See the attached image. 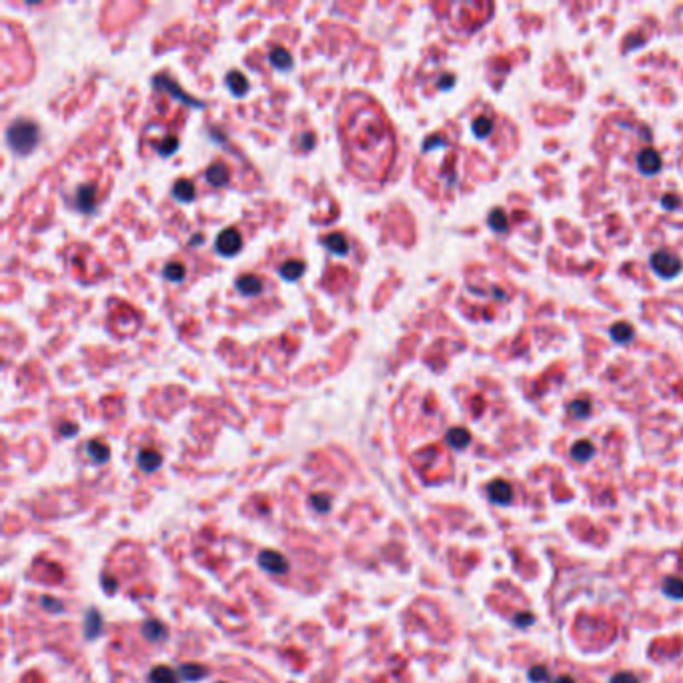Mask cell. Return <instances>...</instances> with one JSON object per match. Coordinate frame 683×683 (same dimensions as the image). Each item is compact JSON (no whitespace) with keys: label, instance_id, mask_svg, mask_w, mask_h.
Returning <instances> with one entry per match:
<instances>
[{"label":"cell","instance_id":"cell-35","mask_svg":"<svg viewBox=\"0 0 683 683\" xmlns=\"http://www.w3.org/2000/svg\"><path fill=\"white\" fill-rule=\"evenodd\" d=\"M513 623H515L517 627H529V625L535 623V617H533V614H529V612H525V614H517L513 617Z\"/></svg>","mask_w":683,"mask_h":683},{"label":"cell","instance_id":"cell-14","mask_svg":"<svg viewBox=\"0 0 683 683\" xmlns=\"http://www.w3.org/2000/svg\"><path fill=\"white\" fill-rule=\"evenodd\" d=\"M205 178L209 180L212 187H223V185H227L228 180L227 165H225V162H212L209 169H207V176H205Z\"/></svg>","mask_w":683,"mask_h":683},{"label":"cell","instance_id":"cell-24","mask_svg":"<svg viewBox=\"0 0 683 683\" xmlns=\"http://www.w3.org/2000/svg\"><path fill=\"white\" fill-rule=\"evenodd\" d=\"M664 593L671 599H683V579L682 577H666L664 581Z\"/></svg>","mask_w":683,"mask_h":683},{"label":"cell","instance_id":"cell-6","mask_svg":"<svg viewBox=\"0 0 683 683\" xmlns=\"http://www.w3.org/2000/svg\"><path fill=\"white\" fill-rule=\"evenodd\" d=\"M487 495L495 505H509L513 501V487L503 479H495L487 487Z\"/></svg>","mask_w":683,"mask_h":683},{"label":"cell","instance_id":"cell-7","mask_svg":"<svg viewBox=\"0 0 683 683\" xmlns=\"http://www.w3.org/2000/svg\"><path fill=\"white\" fill-rule=\"evenodd\" d=\"M103 627H105V621H103V615L99 609L90 607L85 615V637L88 641L96 639L101 633H103Z\"/></svg>","mask_w":683,"mask_h":683},{"label":"cell","instance_id":"cell-12","mask_svg":"<svg viewBox=\"0 0 683 683\" xmlns=\"http://www.w3.org/2000/svg\"><path fill=\"white\" fill-rule=\"evenodd\" d=\"M237 289H239V293L245 295V297H255V295L261 293L263 283H261V279H257L255 275H243V277L237 279Z\"/></svg>","mask_w":683,"mask_h":683},{"label":"cell","instance_id":"cell-38","mask_svg":"<svg viewBox=\"0 0 683 683\" xmlns=\"http://www.w3.org/2000/svg\"><path fill=\"white\" fill-rule=\"evenodd\" d=\"M103 583H105L106 593H115V591H117V581H115V579H112V581H108L106 577H103Z\"/></svg>","mask_w":683,"mask_h":683},{"label":"cell","instance_id":"cell-33","mask_svg":"<svg viewBox=\"0 0 683 683\" xmlns=\"http://www.w3.org/2000/svg\"><path fill=\"white\" fill-rule=\"evenodd\" d=\"M547 675H549V671L545 666H533L529 669V680L533 683L547 682Z\"/></svg>","mask_w":683,"mask_h":683},{"label":"cell","instance_id":"cell-20","mask_svg":"<svg viewBox=\"0 0 683 683\" xmlns=\"http://www.w3.org/2000/svg\"><path fill=\"white\" fill-rule=\"evenodd\" d=\"M173 194H175L176 201H180V203H189V201H193L194 199L193 183H191L189 178H180V180H176L175 187H173Z\"/></svg>","mask_w":683,"mask_h":683},{"label":"cell","instance_id":"cell-22","mask_svg":"<svg viewBox=\"0 0 683 683\" xmlns=\"http://www.w3.org/2000/svg\"><path fill=\"white\" fill-rule=\"evenodd\" d=\"M269 62L275 67V69H279V70H289L291 69V62H293V58H291V54L287 53L285 49H273L271 51V54H269Z\"/></svg>","mask_w":683,"mask_h":683},{"label":"cell","instance_id":"cell-2","mask_svg":"<svg viewBox=\"0 0 683 683\" xmlns=\"http://www.w3.org/2000/svg\"><path fill=\"white\" fill-rule=\"evenodd\" d=\"M651 269L664 279H673L682 271V261L669 251H657L651 257Z\"/></svg>","mask_w":683,"mask_h":683},{"label":"cell","instance_id":"cell-21","mask_svg":"<svg viewBox=\"0 0 683 683\" xmlns=\"http://www.w3.org/2000/svg\"><path fill=\"white\" fill-rule=\"evenodd\" d=\"M151 683H178V673L167 666H157L151 671Z\"/></svg>","mask_w":683,"mask_h":683},{"label":"cell","instance_id":"cell-34","mask_svg":"<svg viewBox=\"0 0 683 683\" xmlns=\"http://www.w3.org/2000/svg\"><path fill=\"white\" fill-rule=\"evenodd\" d=\"M609 683H639V680L631 671H621V673H615L614 677L609 680Z\"/></svg>","mask_w":683,"mask_h":683},{"label":"cell","instance_id":"cell-41","mask_svg":"<svg viewBox=\"0 0 683 683\" xmlns=\"http://www.w3.org/2000/svg\"><path fill=\"white\" fill-rule=\"evenodd\" d=\"M219 683H225V682H219Z\"/></svg>","mask_w":683,"mask_h":683},{"label":"cell","instance_id":"cell-28","mask_svg":"<svg viewBox=\"0 0 683 683\" xmlns=\"http://www.w3.org/2000/svg\"><path fill=\"white\" fill-rule=\"evenodd\" d=\"M589 411H591V403H589V399H577V401H573V403L569 405V413H571L575 419H583V417H587V415H589Z\"/></svg>","mask_w":683,"mask_h":683},{"label":"cell","instance_id":"cell-11","mask_svg":"<svg viewBox=\"0 0 683 683\" xmlns=\"http://www.w3.org/2000/svg\"><path fill=\"white\" fill-rule=\"evenodd\" d=\"M167 625L165 623H160V621H157V619H146L144 621V625H142V635L149 639V641H155V643H158V641H165L167 639Z\"/></svg>","mask_w":683,"mask_h":683},{"label":"cell","instance_id":"cell-3","mask_svg":"<svg viewBox=\"0 0 683 683\" xmlns=\"http://www.w3.org/2000/svg\"><path fill=\"white\" fill-rule=\"evenodd\" d=\"M259 565H261L263 571L273 573V575H285V573L291 569L289 559H287L285 555H280L279 551H271V549L261 551V555H259Z\"/></svg>","mask_w":683,"mask_h":683},{"label":"cell","instance_id":"cell-1","mask_svg":"<svg viewBox=\"0 0 683 683\" xmlns=\"http://www.w3.org/2000/svg\"><path fill=\"white\" fill-rule=\"evenodd\" d=\"M38 139H40L38 126L31 123L28 119H17L6 128V140H8L10 149L18 155H28L38 144Z\"/></svg>","mask_w":683,"mask_h":683},{"label":"cell","instance_id":"cell-15","mask_svg":"<svg viewBox=\"0 0 683 683\" xmlns=\"http://www.w3.org/2000/svg\"><path fill=\"white\" fill-rule=\"evenodd\" d=\"M593 455H596V447H593L591 441L581 439V441H577V443L571 447V457H573V461H577V463H585V461H589Z\"/></svg>","mask_w":683,"mask_h":683},{"label":"cell","instance_id":"cell-40","mask_svg":"<svg viewBox=\"0 0 683 683\" xmlns=\"http://www.w3.org/2000/svg\"><path fill=\"white\" fill-rule=\"evenodd\" d=\"M201 239H203V235H196L194 241H191V245H201Z\"/></svg>","mask_w":683,"mask_h":683},{"label":"cell","instance_id":"cell-17","mask_svg":"<svg viewBox=\"0 0 683 683\" xmlns=\"http://www.w3.org/2000/svg\"><path fill=\"white\" fill-rule=\"evenodd\" d=\"M447 443H449L453 449H465V447L471 443V435H469L467 429L455 427V429H449V433H447Z\"/></svg>","mask_w":683,"mask_h":683},{"label":"cell","instance_id":"cell-39","mask_svg":"<svg viewBox=\"0 0 683 683\" xmlns=\"http://www.w3.org/2000/svg\"><path fill=\"white\" fill-rule=\"evenodd\" d=\"M553 683H575V682H573V677H569V675H559Z\"/></svg>","mask_w":683,"mask_h":683},{"label":"cell","instance_id":"cell-37","mask_svg":"<svg viewBox=\"0 0 683 683\" xmlns=\"http://www.w3.org/2000/svg\"><path fill=\"white\" fill-rule=\"evenodd\" d=\"M60 435H65V437H72V435H76V427H74L72 423H65V425H60Z\"/></svg>","mask_w":683,"mask_h":683},{"label":"cell","instance_id":"cell-9","mask_svg":"<svg viewBox=\"0 0 683 683\" xmlns=\"http://www.w3.org/2000/svg\"><path fill=\"white\" fill-rule=\"evenodd\" d=\"M155 87H158V88H165V90H169L171 94H175L176 99H180L183 103H187V105H191V106H203V103L201 101H194V99H191L187 92H183L180 88L176 87L175 83L173 81H169L167 76H155Z\"/></svg>","mask_w":683,"mask_h":683},{"label":"cell","instance_id":"cell-36","mask_svg":"<svg viewBox=\"0 0 683 683\" xmlns=\"http://www.w3.org/2000/svg\"><path fill=\"white\" fill-rule=\"evenodd\" d=\"M661 205H664V207H666V209H669V210L677 209V207H680V199H677L675 194H667V196H664V199H661Z\"/></svg>","mask_w":683,"mask_h":683},{"label":"cell","instance_id":"cell-25","mask_svg":"<svg viewBox=\"0 0 683 683\" xmlns=\"http://www.w3.org/2000/svg\"><path fill=\"white\" fill-rule=\"evenodd\" d=\"M185 273H187L185 264L178 263V261H171V263L165 264V269H162L165 279L173 280V283H178V280L185 279Z\"/></svg>","mask_w":683,"mask_h":683},{"label":"cell","instance_id":"cell-32","mask_svg":"<svg viewBox=\"0 0 683 683\" xmlns=\"http://www.w3.org/2000/svg\"><path fill=\"white\" fill-rule=\"evenodd\" d=\"M176 146H178V140H176L175 137H167L165 140H160V144H158L157 149L162 157H169V155H173V153H175Z\"/></svg>","mask_w":683,"mask_h":683},{"label":"cell","instance_id":"cell-13","mask_svg":"<svg viewBox=\"0 0 683 683\" xmlns=\"http://www.w3.org/2000/svg\"><path fill=\"white\" fill-rule=\"evenodd\" d=\"M323 245H325V248H329L333 255H337V257H343V255L349 253V243L345 241V237H343L341 233H331V235H327V237L323 239Z\"/></svg>","mask_w":683,"mask_h":683},{"label":"cell","instance_id":"cell-29","mask_svg":"<svg viewBox=\"0 0 683 683\" xmlns=\"http://www.w3.org/2000/svg\"><path fill=\"white\" fill-rule=\"evenodd\" d=\"M489 225L497 233L507 230V217H505V212L503 210H493L489 214Z\"/></svg>","mask_w":683,"mask_h":683},{"label":"cell","instance_id":"cell-8","mask_svg":"<svg viewBox=\"0 0 683 683\" xmlns=\"http://www.w3.org/2000/svg\"><path fill=\"white\" fill-rule=\"evenodd\" d=\"M137 463H139V467L144 473H153V471H157L158 467H160L162 457L155 449H142V451H139V455H137Z\"/></svg>","mask_w":683,"mask_h":683},{"label":"cell","instance_id":"cell-30","mask_svg":"<svg viewBox=\"0 0 683 683\" xmlns=\"http://www.w3.org/2000/svg\"><path fill=\"white\" fill-rule=\"evenodd\" d=\"M491 128H493V124H491L489 117H479L473 123V133L479 139H485L491 133Z\"/></svg>","mask_w":683,"mask_h":683},{"label":"cell","instance_id":"cell-26","mask_svg":"<svg viewBox=\"0 0 683 683\" xmlns=\"http://www.w3.org/2000/svg\"><path fill=\"white\" fill-rule=\"evenodd\" d=\"M612 339L615 343H630L633 339V327L627 323H617L612 327Z\"/></svg>","mask_w":683,"mask_h":683},{"label":"cell","instance_id":"cell-18","mask_svg":"<svg viewBox=\"0 0 683 683\" xmlns=\"http://www.w3.org/2000/svg\"><path fill=\"white\" fill-rule=\"evenodd\" d=\"M87 453L92 457L96 463H106L108 457H110V449L106 447L103 441H99V439H90L87 443Z\"/></svg>","mask_w":683,"mask_h":683},{"label":"cell","instance_id":"cell-23","mask_svg":"<svg viewBox=\"0 0 683 683\" xmlns=\"http://www.w3.org/2000/svg\"><path fill=\"white\" fill-rule=\"evenodd\" d=\"M279 273L283 279L297 280L301 279V275L305 273V264L301 263V261H287V263L280 264Z\"/></svg>","mask_w":683,"mask_h":683},{"label":"cell","instance_id":"cell-19","mask_svg":"<svg viewBox=\"0 0 683 683\" xmlns=\"http://www.w3.org/2000/svg\"><path fill=\"white\" fill-rule=\"evenodd\" d=\"M76 207L81 210H90L94 207V187L83 185L76 189Z\"/></svg>","mask_w":683,"mask_h":683},{"label":"cell","instance_id":"cell-31","mask_svg":"<svg viewBox=\"0 0 683 683\" xmlns=\"http://www.w3.org/2000/svg\"><path fill=\"white\" fill-rule=\"evenodd\" d=\"M40 605H42L44 609H49L51 614H62V612H65V605H62L58 599H54V597L42 596L40 597Z\"/></svg>","mask_w":683,"mask_h":683},{"label":"cell","instance_id":"cell-10","mask_svg":"<svg viewBox=\"0 0 683 683\" xmlns=\"http://www.w3.org/2000/svg\"><path fill=\"white\" fill-rule=\"evenodd\" d=\"M207 675H209V669L205 666H201V664H183V666L178 667V677L187 683L201 682Z\"/></svg>","mask_w":683,"mask_h":683},{"label":"cell","instance_id":"cell-16","mask_svg":"<svg viewBox=\"0 0 683 683\" xmlns=\"http://www.w3.org/2000/svg\"><path fill=\"white\" fill-rule=\"evenodd\" d=\"M227 87L230 88L233 94L243 96L248 90V81L245 78V74H241L239 70H230L227 74Z\"/></svg>","mask_w":683,"mask_h":683},{"label":"cell","instance_id":"cell-4","mask_svg":"<svg viewBox=\"0 0 683 683\" xmlns=\"http://www.w3.org/2000/svg\"><path fill=\"white\" fill-rule=\"evenodd\" d=\"M214 248L225 257H233L235 253H239L241 235L237 233V228H225L223 233H219V237L214 241Z\"/></svg>","mask_w":683,"mask_h":683},{"label":"cell","instance_id":"cell-5","mask_svg":"<svg viewBox=\"0 0 683 683\" xmlns=\"http://www.w3.org/2000/svg\"><path fill=\"white\" fill-rule=\"evenodd\" d=\"M637 167H639V171L643 173V175H648V176H653V175H657L659 171H661V157H659V153L655 151V149H643L641 153H639V157H637Z\"/></svg>","mask_w":683,"mask_h":683},{"label":"cell","instance_id":"cell-27","mask_svg":"<svg viewBox=\"0 0 683 683\" xmlns=\"http://www.w3.org/2000/svg\"><path fill=\"white\" fill-rule=\"evenodd\" d=\"M311 505H313V509L319 511V513H329V511H331V505H333V499H331V495H327V493H317V495L311 497Z\"/></svg>","mask_w":683,"mask_h":683}]
</instances>
